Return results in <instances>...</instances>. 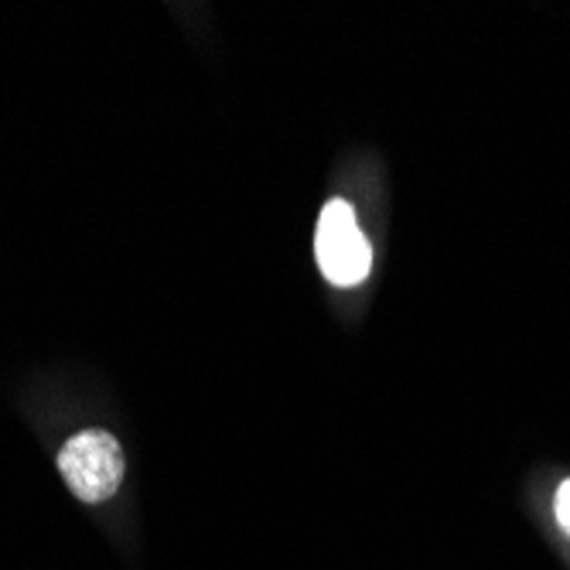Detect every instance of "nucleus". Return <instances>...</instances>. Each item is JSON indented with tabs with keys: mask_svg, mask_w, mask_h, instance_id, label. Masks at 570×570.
Listing matches in <instances>:
<instances>
[{
	"mask_svg": "<svg viewBox=\"0 0 570 570\" xmlns=\"http://www.w3.org/2000/svg\"><path fill=\"white\" fill-rule=\"evenodd\" d=\"M59 472L82 502H107L124 482V451L107 431H82L62 448Z\"/></svg>",
	"mask_w": 570,
	"mask_h": 570,
	"instance_id": "obj_1",
	"label": "nucleus"
},
{
	"mask_svg": "<svg viewBox=\"0 0 570 570\" xmlns=\"http://www.w3.org/2000/svg\"><path fill=\"white\" fill-rule=\"evenodd\" d=\"M315 253H318V267L322 274L338 284L352 287L362 284L373 267V249L362 236L355 223V209L342 198L325 202V209L318 216V233H315Z\"/></svg>",
	"mask_w": 570,
	"mask_h": 570,
	"instance_id": "obj_2",
	"label": "nucleus"
},
{
	"mask_svg": "<svg viewBox=\"0 0 570 570\" xmlns=\"http://www.w3.org/2000/svg\"><path fill=\"white\" fill-rule=\"evenodd\" d=\"M553 509H557V523L570 533V479L560 485V492H557V502H553Z\"/></svg>",
	"mask_w": 570,
	"mask_h": 570,
	"instance_id": "obj_3",
	"label": "nucleus"
}]
</instances>
